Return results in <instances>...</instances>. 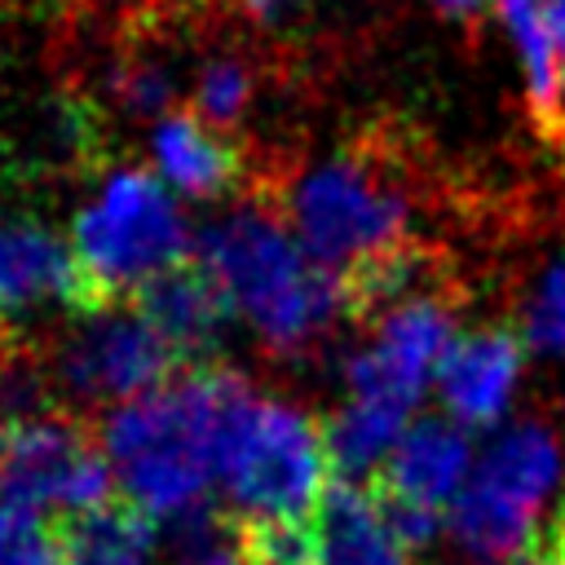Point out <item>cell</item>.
<instances>
[{"label": "cell", "mask_w": 565, "mask_h": 565, "mask_svg": "<svg viewBox=\"0 0 565 565\" xmlns=\"http://www.w3.org/2000/svg\"><path fill=\"white\" fill-rule=\"evenodd\" d=\"M252 393V384L225 366H190L172 384L115 406L102 424V446L110 468L150 516H181L203 503V490L216 472V437L225 415Z\"/></svg>", "instance_id": "1"}, {"label": "cell", "mask_w": 565, "mask_h": 565, "mask_svg": "<svg viewBox=\"0 0 565 565\" xmlns=\"http://www.w3.org/2000/svg\"><path fill=\"white\" fill-rule=\"evenodd\" d=\"M194 260L216 278L230 309L278 353H300L322 340L335 318H349L340 269L313 260L265 203H247L212 225Z\"/></svg>", "instance_id": "2"}, {"label": "cell", "mask_w": 565, "mask_h": 565, "mask_svg": "<svg viewBox=\"0 0 565 565\" xmlns=\"http://www.w3.org/2000/svg\"><path fill=\"white\" fill-rule=\"evenodd\" d=\"M216 477L243 521H313L331 486L322 424L247 393L221 424Z\"/></svg>", "instance_id": "3"}, {"label": "cell", "mask_w": 565, "mask_h": 565, "mask_svg": "<svg viewBox=\"0 0 565 565\" xmlns=\"http://www.w3.org/2000/svg\"><path fill=\"white\" fill-rule=\"evenodd\" d=\"M287 216L305 252L331 269H349L388 247L411 243V194L397 177L393 150L344 146L335 159L300 177Z\"/></svg>", "instance_id": "4"}, {"label": "cell", "mask_w": 565, "mask_h": 565, "mask_svg": "<svg viewBox=\"0 0 565 565\" xmlns=\"http://www.w3.org/2000/svg\"><path fill=\"white\" fill-rule=\"evenodd\" d=\"M71 247L106 305H128L150 278L190 260L185 221L168 185L141 168L106 172L71 225Z\"/></svg>", "instance_id": "5"}, {"label": "cell", "mask_w": 565, "mask_h": 565, "mask_svg": "<svg viewBox=\"0 0 565 565\" xmlns=\"http://www.w3.org/2000/svg\"><path fill=\"white\" fill-rule=\"evenodd\" d=\"M561 481V441L543 424L508 428L446 508L455 543L477 565L516 561L534 543V516Z\"/></svg>", "instance_id": "6"}, {"label": "cell", "mask_w": 565, "mask_h": 565, "mask_svg": "<svg viewBox=\"0 0 565 565\" xmlns=\"http://www.w3.org/2000/svg\"><path fill=\"white\" fill-rule=\"evenodd\" d=\"M110 455L93 428L66 411L22 419L0 463V503L13 508H62L84 512L110 499Z\"/></svg>", "instance_id": "7"}, {"label": "cell", "mask_w": 565, "mask_h": 565, "mask_svg": "<svg viewBox=\"0 0 565 565\" xmlns=\"http://www.w3.org/2000/svg\"><path fill=\"white\" fill-rule=\"evenodd\" d=\"M57 384L79 402H132L181 375V358L168 340L137 313V305H115L66 335L53 358Z\"/></svg>", "instance_id": "8"}, {"label": "cell", "mask_w": 565, "mask_h": 565, "mask_svg": "<svg viewBox=\"0 0 565 565\" xmlns=\"http://www.w3.org/2000/svg\"><path fill=\"white\" fill-rule=\"evenodd\" d=\"M450 340H455V313L441 300V291H424L393 305L388 313H380L371 349H362L349 362V397L384 402L411 415L428 375L441 366Z\"/></svg>", "instance_id": "9"}, {"label": "cell", "mask_w": 565, "mask_h": 565, "mask_svg": "<svg viewBox=\"0 0 565 565\" xmlns=\"http://www.w3.org/2000/svg\"><path fill=\"white\" fill-rule=\"evenodd\" d=\"M40 309L93 318L115 309L93 287L75 247L40 221H0V327H22Z\"/></svg>", "instance_id": "10"}, {"label": "cell", "mask_w": 565, "mask_h": 565, "mask_svg": "<svg viewBox=\"0 0 565 565\" xmlns=\"http://www.w3.org/2000/svg\"><path fill=\"white\" fill-rule=\"evenodd\" d=\"M128 305L168 340V349L181 358V366H207L216 362V344L230 327V300L216 287V278L199 260H181L150 278Z\"/></svg>", "instance_id": "11"}, {"label": "cell", "mask_w": 565, "mask_h": 565, "mask_svg": "<svg viewBox=\"0 0 565 565\" xmlns=\"http://www.w3.org/2000/svg\"><path fill=\"white\" fill-rule=\"evenodd\" d=\"M521 358H525V335H516L503 322L477 327V331L450 340V349L437 366V384H441V402L459 428L499 424V415L508 411V397L516 388Z\"/></svg>", "instance_id": "12"}, {"label": "cell", "mask_w": 565, "mask_h": 565, "mask_svg": "<svg viewBox=\"0 0 565 565\" xmlns=\"http://www.w3.org/2000/svg\"><path fill=\"white\" fill-rule=\"evenodd\" d=\"M468 468H472L468 433L446 419H419L397 437V446L388 450V459L375 468L371 481L402 499L446 512L450 499L463 490Z\"/></svg>", "instance_id": "13"}, {"label": "cell", "mask_w": 565, "mask_h": 565, "mask_svg": "<svg viewBox=\"0 0 565 565\" xmlns=\"http://www.w3.org/2000/svg\"><path fill=\"white\" fill-rule=\"evenodd\" d=\"M150 154L159 177L190 199H221L243 181V150L212 124H203L194 110H168L154 124Z\"/></svg>", "instance_id": "14"}, {"label": "cell", "mask_w": 565, "mask_h": 565, "mask_svg": "<svg viewBox=\"0 0 565 565\" xmlns=\"http://www.w3.org/2000/svg\"><path fill=\"white\" fill-rule=\"evenodd\" d=\"M313 539L318 565H411V552L393 539L371 490L358 481L335 477L327 486L313 516Z\"/></svg>", "instance_id": "15"}, {"label": "cell", "mask_w": 565, "mask_h": 565, "mask_svg": "<svg viewBox=\"0 0 565 565\" xmlns=\"http://www.w3.org/2000/svg\"><path fill=\"white\" fill-rule=\"evenodd\" d=\"M53 530H57L62 565H154V547H159L154 516L124 494L71 512Z\"/></svg>", "instance_id": "16"}, {"label": "cell", "mask_w": 565, "mask_h": 565, "mask_svg": "<svg viewBox=\"0 0 565 565\" xmlns=\"http://www.w3.org/2000/svg\"><path fill=\"white\" fill-rule=\"evenodd\" d=\"M503 22L516 40L521 66H525V93H530V115L547 141H565V115H561V62L556 44L543 18L539 0H503Z\"/></svg>", "instance_id": "17"}, {"label": "cell", "mask_w": 565, "mask_h": 565, "mask_svg": "<svg viewBox=\"0 0 565 565\" xmlns=\"http://www.w3.org/2000/svg\"><path fill=\"white\" fill-rule=\"evenodd\" d=\"M402 433H406V411L384 406V402L349 397V402L322 424V441H327L331 472H335L340 481H353L358 472H371V463H384V459H388V450L397 446Z\"/></svg>", "instance_id": "18"}, {"label": "cell", "mask_w": 565, "mask_h": 565, "mask_svg": "<svg viewBox=\"0 0 565 565\" xmlns=\"http://www.w3.org/2000/svg\"><path fill=\"white\" fill-rule=\"evenodd\" d=\"M163 565H252L247 561V521L234 508L194 503L172 516L163 539Z\"/></svg>", "instance_id": "19"}, {"label": "cell", "mask_w": 565, "mask_h": 565, "mask_svg": "<svg viewBox=\"0 0 565 565\" xmlns=\"http://www.w3.org/2000/svg\"><path fill=\"white\" fill-rule=\"evenodd\" d=\"M252 88H256V75L243 57H212L194 79V115L212 128H230L247 110Z\"/></svg>", "instance_id": "20"}, {"label": "cell", "mask_w": 565, "mask_h": 565, "mask_svg": "<svg viewBox=\"0 0 565 565\" xmlns=\"http://www.w3.org/2000/svg\"><path fill=\"white\" fill-rule=\"evenodd\" d=\"M0 565H62L57 530L31 508L0 503Z\"/></svg>", "instance_id": "21"}, {"label": "cell", "mask_w": 565, "mask_h": 565, "mask_svg": "<svg viewBox=\"0 0 565 565\" xmlns=\"http://www.w3.org/2000/svg\"><path fill=\"white\" fill-rule=\"evenodd\" d=\"M252 565H318L313 521H247Z\"/></svg>", "instance_id": "22"}, {"label": "cell", "mask_w": 565, "mask_h": 565, "mask_svg": "<svg viewBox=\"0 0 565 565\" xmlns=\"http://www.w3.org/2000/svg\"><path fill=\"white\" fill-rule=\"evenodd\" d=\"M366 490H371V499H375V508H380L384 525L393 530V539H397L411 556H415V552H424V547L437 539V530H441V521H446V512H441V508H428V503L402 499V494H393V490H384V486H375V481H366Z\"/></svg>", "instance_id": "23"}, {"label": "cell", "mask_w": 565, "mask_h": 565, "mask_svg": "<svg viewBox=\"0 0 565 565\" xmlns=\"http://www.w3.org/2000/svg\"><path fill=\"white\" fill-rule=\"evenodd\" d=\"M525 344L561 353L565 349V260L552 265L539 282V291L525 305Z\"/></svg>", "instance_id": "24"}, {"label": "cell", "mask_w": 565, "mask_h": 565, "mask_svg": "<svg viewBox=\"0 0 565 565\" xmlns=\"http://www.w3.org/2000/svg\"><path fill=\"white\" fill-rule=\"evenodd\" d=\"M512 565H565V539H561V534H543V539H534Z\"/></svg>", "instance_id": "25"}, {"label": "cell", "mask_w": 565, "mask_h": 565, "mask_svg": "<svg viewBox=\"0 0 565 565\" xmlns=\"http://www.w3.org/2000/svg\"><path fill=\"white\" fill-rule=\"evenodd\" d=\"M539 4H543L552 44H556V62H561V71H565V0H539Z\"/></svg>", "instance_id": "26"}, {"label": "cell", "mask_w": 565, "mask_h": 565, "mask_svg": "<svg viewBox=\"0 0 565 565\" xmlns=\"http://www.w3.org/2000/svg\"><path fill=\"white\" fill-rule=\"evenodd\" d=\"M287 4H291V0H238V9H243L247 18H256V22H274Z\"/></svg>", "instance_id": "27"}, {"label": "cell", "mask_w": 565, "mask_h": 565, "mask_svg": "<svg viewBox=\"0 0 565 565\" xmlns=\"http://www.w3.org/2000/svg\"><path fill=\"white\" fill-rule=\"evenodd\" d=\"M446 13H459V18H468V13H481L486 4H503V0H437Z\"/></svg>", "instance_id": "28"}, {"label": "cell", "mask_w": 565, "mask_h": 565, "mask_svg": "<svg viewBox=\"0 0 565 565\" xmlns=\"http://www.w3.org/2000/svg\"><path fill=\"white\" fill-rule=\"evenodd\" d=\"M13 428H18V424H13V419L0 411V463H4V450H9V437H13Z\"/></svg>", "instance_id": "29"}, {"label": "cell", "mask_w": 565, "mask_h": 565, "mask_svg": "<svg viewBox=\"0 0 565 565\" xmlns=\"http://www.w3.org/2000/svg\"><path fill=\"white\" fill-rule=\"evenodd\" d=\"M552 534H561V539H565V508H561V516H556V525H552Z\"/></svg>", "instance_id": "30"}]
</instances>
